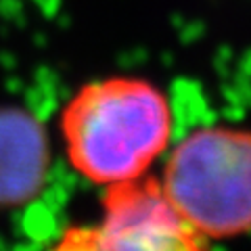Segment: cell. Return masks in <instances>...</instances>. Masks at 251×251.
I'll list each match as a JSON object with an SVG mask.
<instances>
[{
	"instance_id": "cell-1",
	"label": "cell",
	"mask_w": 251,
	"mask_h": 251,
	"mask_svg": "<svg viewBox=\"0 0 251 251\" xmlns=\"http://www.w3.org/2000/svg\"><path fill=\"white\" fill-rule=\"evenodd\" d=\"M61 134L77 174L111 186L145 176L168 149L172 109L151 82L109 77L75 92L61 113Z\"/></svg>"
},
{
	"instance_id": "cell-2",
	"label": "cell",
	"mask_w": 251,
	"mask_h": 251,
	"mask_svg": "<svg viewBox=\"0 0 251 251\" xmlns=\"http://www.w3.org/2000/svg\"><path fill=\"white\" fill-rule=\"evenodd\" d=\"M161 191L205 239L251 232V132L211 126L172 151Z\"/></svg>"
},
{
	"instance_id": "cell-3",
	"label": "cell",
	"mask_w": 251,
	"mask_h": 251,
	"mask_svg": "<svg viewBox=\"0 0 251 251\" xmlns=\"http://www.w3.org/2000/svg\"><path fill=\"white\" fill-rule=\"evenodd\" d=\"M52 251H209L207 239L172 207L159 180L136 178L107 186L103 222L74 226Z\"/></svg>"
},
{
	"instance_id": "cell-4",
	"label": "cell",
	"mask_w": 251,
	"mask_h": 251,
	"mask_svg": "<svg viewBox=\"0 0 251 251\" xmlns=\"http://www.w3.org/2000/svg\"><path fill=\"white\" fill-rule=\"evenodd\" d=\"M50 149L42 122L19 107H0V207L27 205L44 191Z\"/></svg>"
}]
</instances>
